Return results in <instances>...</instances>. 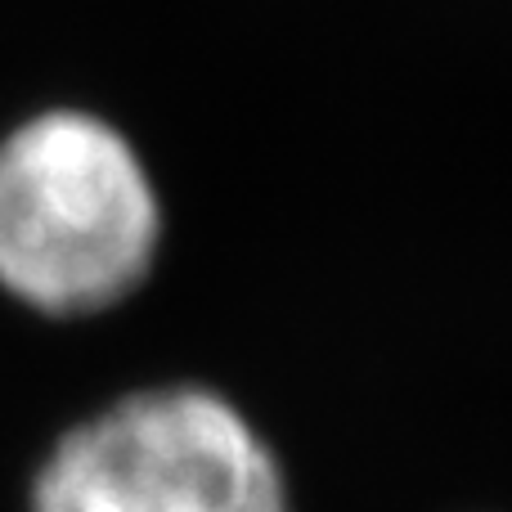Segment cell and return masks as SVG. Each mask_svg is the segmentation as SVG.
I'll list each match as a JSON object with an SVG mask.
<instances>
[{"mask_svg": "<svg viewBox=\"0 0 512 512\" xmlns=\"http://www.w3.org/2000/svg\"><path fill=\"white\" fill-rule=\"evenodd\" d=\"M32 512H292L288 481L234 400L153 387L72 427L36 468Z\"/></svg>", "mask_w": 512, "mask_h": 512, "instance_id": "cell-2", "label": "cell"}, {"mask_svg": "<svg viewBox=\"0 0 512 512\" xmlns=\"http://www.w3.org/2000/svg\"><path fill=\"white\" fill-rule=\"evenodd\" d=\"M162 203L108 117L45 108L0 140V288L41 315L108 310L149 279Z\"/></svg>", "mask_w": 512, "mask_h": 512, "instance_id": "cell-1", "label": "cell"}]
</instances>
